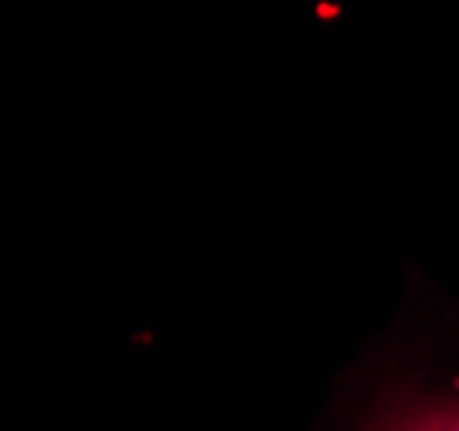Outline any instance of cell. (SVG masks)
I'll return each mask as SVG.
<instances>
[{"label": "cell", "instance_id": "cell-1", "mask_svg": "<svg viewBox=\"0 0 459 431\" xmlns=\"http://www.w3.org/2000/svg\"><path fill=\"white\" fill-rule=\"evenodd\" d=\"M369 431H459V393H404Z\"/></svg>", "mask_w": 459, "mask_h": 431}]
</instances>
